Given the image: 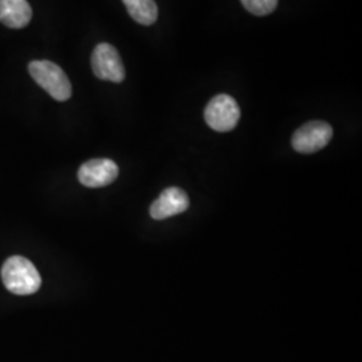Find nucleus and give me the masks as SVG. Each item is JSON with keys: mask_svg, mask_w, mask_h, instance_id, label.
<instances>
[{"mask_svg": "<svg viewBox=\"0 0 362 362\" xmlns=\"http://www.w3.org/2000/svg\"><path fill=\"white\" fill-rule=\"evenodd\" d=\"M118 176V167L113 160L94 158L83 163L78 170V180L88 188H101L112 184Z\"/></svg>", "mask_w": 362, "mask_h": 362, "instance_id": "obj_6", "label": "nucleus"}, {"mask_svg": "<svg viewBox=\"0 0 362 362\" xmlns=\"http://www.w3.org/2000/svg\"><path fill=\"white\" fill-rule=\"evenodd\" d=\"M33 18L27 0H0V22L13 30L26 27Z\"/></svg>", "mask_w": 362, "mask_h": 362, "instance_id": "obj_8", "label": "nucleus"}, {"mask_svg": "<svg viewBox=\"0 0 362 362\" xmlns=\"http://www.w3.org/2000/svg\"><path fill=\"white\" fill-rule=\"evenodd\" d=\"M189 207L188 194L177 187H170L163 191L158 199L151 206V216L156 220L168 219L170 216L185 212Z\"/></svg>", "mask_w": 362, "mask_h": 362, "instance_id": "obj_7", "label": "nucleus"}, {"mask_svg": "<svg viewBox=\"0 0 362 362\" xmlns=\"http://www.w3.org/2000/svg\"><path fill=\"white\" fill-rule=\"evenodd\" d=\"M91 69L94 76L103 81L121 83L125 79V67L116 47L109 43L95 46L91 55Z\"/></svg>", "mask_w": 362, "mask_h": 362, "instance_id": "obj_4", "label": "nucleus"}, {"mask_svg": "<svg viewBox=\"0 0 362 362\" xmlns=\"http://www.w3.org/2000/svg\"><path fill=\"white\" fill-rule=\"evenodd\" d=\"M1 279L6 288L16 296H30L39 290L42 278L37 267L28 259L15 255L1 267Z\"/></svg>", "mask_w": 362, "mask_h": 362, "instance_id": "obj_1", "label": "nucleus"}, {"mask_svg": "<svg viewBox=\"0 0 362 362\" xmlns=\"http://www.w3.org/2000/svg\"><path fill=\"white\" fill-rule=\"evenodd\" d=\"M33 79L57 101H67L71 97V83L65 71L50 61H33L28 65Z\"/></svg>", "mask_w": 362, "mask_h": 362, "instance_id": "obj_2", "label": "nucleus"}, {"mask_svg": "<svg viewBox=\"0 0 362 362\" xmlns=\"http://www.w3.org/2000/svg\"><path fill=\"white\" fill-rule=\"evenodd\" d=\"M240 1L248 13H254L257 16L269 15L278 6V0H240Z\"/></svg>", "mask_w": 362, "mask_h": 362, "instance_id": "obj_10", "label": "nucleus"}, {"mask_svg": "<svg viewBox=\"0 0 362 362\" xmlns=\"http://www.w3.org/2000/svg\"><path fill=\"white\" fill-rule=\"evenodd\" d=\"M133 21L143 26H151L157 21L158 8L155 0H122Z\"/></svg>", "mask_w": 362, "mask_h": 362, "instance_id": "obj_9", "label": "nucleus"}, {"mask_svg": "<svg viewBox=\"0 0 362 362\" xmlns=\"http://www.w3.org/2000/svg\"><path fill=\"white\" fill-rule=\"evenodd\" d=\"M333 137V128L325 121H310L294 133L291 145L298 153H315L324 149Z\"/></svg>", "mask_w": 362, "mask_h": 362, "instance_id": "obj_5", "label": "nucleus"}, {"mask_svg": "<svg viewBox=\"0 0 362 362\" xmlns=\"http://www.w3.org/2000/svg\"><path fill=\"white\" fill-rule=\"evenodd\" d=\"M204 118L209 128L216 132H230L236 128L240 119V109L231 95L219 94L208 103Z\"/></svg>", "mask_w": 362, "mask_h": 362, "instance_id": "obj_3", "label": "nucleus"}]
</instances>
